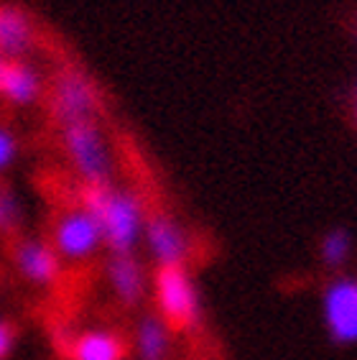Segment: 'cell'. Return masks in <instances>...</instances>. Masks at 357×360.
<instances>
[{"instance_id": "1", "label": "cell", "mask_w": 357, "mask_h": 360, "mask_svg": "<svg viewBox=\"0 0 357 360\" xmlns=\"http://www.w3.org/2000/svg\"><path fill=\"white\" fill-rule=\"evenodd\" d=\"M82 207L97 220L110 253H133L143 230V205L136 194L110 184H84Z\"/></svg>"}, {"instance_id": "2", "label": "cell", "mask_w": 357, "mask_h": 360, "mask_svg": "<svg viewBox=\"0 0 357 360\" xmlns=\"http://www.w3.org/2000/svg\"><path fill=\"white\" fill-rule=\"evenodd\" d=\"M158 319L171 333H186L200 319V299L184 266H158L153 276Z\"/></svg>"}, {"instance_id": "3", "label": "cell", "mask_w": 357, "mask_h": 360, "mask_svg": "<svg viewBox=\"0 0 357 360\" xmlns=\"http://www.w3.org/2000/svg\"><path fill=\"white\" fill-rule=\"evenodd\" d=\"M62 141L72 167L82 176L84 184H110L112 159L95 120L64 125Z\"/></svg>"}, {"instance_id": "4", "label": "cell", "mask_w": 357, "mask_h": 360, "mask_svg": "<svg viewBox=\"0 0 357 360\" xmlns=\"http://www.w3.org/2000/svg\"><path fill=\"white\" fill-rule=\"evenodd\" d=\"M48 108L56 123H62V128L79 120H95V112L100 108V92L87 72H82L79 67H67L56 75L48 95Z\"/></svg>"}, {"instance_id": "5", "label": "cell", "mask_w": 357, "mask_h": 360, "mask_svg": "<svg viewBox=\"0 0 357 360\" xmlns=\"http://www.w3.org/2000/svg\"><path fill=\"white\" fill-rule=\"evenodd\" d=\"M103 230L97 220L89 215L87 210L79 207L64 210L59 220L54 222V233H51V248L56 250L59 258L67 261H87L103 248Z\"/></svg>"}, {"instance_id": "6", "label": "cell", "mask_w": 357, "mask_h": 360, "mask_svg": "<svg viewBox=\"0 0 357 360\" xmlns=\"http://www.w3.org/2000/svg\"><path fill=\"white\" fill-rule=\"evenodd\" d=\"M13 264L26 281L36 286H51L62 276V258L56 256L51 243L34 240V238H21L13 243Z\"/></svg>"}, {"instance_id": "7", "label": "cell", "mask_w": 357, "mask_h": 360, "mask_svg": "<svg viewBox=\"0 0 357 360\" xmlns=\"http://www.w3.org/2000/svg\"><path fill=\"white\" fill-rule=\"evenodd\" d=\"M145 243L151 248L158 266H184L189 256V243L184 230L178 228L176 220L166 212H151L143 220Z\"/></svg>"}, {"instance_id": "8", "label": "cell", "mask_w": 357, "mask_h": 360, "mask_svg": "<svg viewBox=\"0 0 357 360\" xmlns=\"http://www.w3.org/2000/svg\"><path fill=\"white\" fill-rule=\"evenodd\" d=\"M131 340L112 330H87L67 342L69 360H125Z\"/></svg>"}, {"instance_id": "9", "label": "cell", "mask_w": 357, "mask_h": 360, "mask_svg": "<svg viewBox=\"0 0 357 360\" xmlns=\"http://www.w3.org/2000/svg\"><path fill=\"white\" fill-rule=\"evenodd\" d=\"M108 281L115 294V299L123 307H138L145 294V276L143 266L138 264L133 253H112L108 258Z\"/></svg>"}, {"instance_id": "10", "label": "cell", "mask_w": 357, "mask_h": 360, "mask_svg": "<svg viewBox=\"0 0 357 360\" xmlns=\"http://www.w3.org/2000/svg\"><path fill=\"white\" fill-rule=\"evenodd\" d=\"M34 44V23L18 6H0V56L18 59Z\"/></svg>"}, {"instance_id": "11", "label": "cell", "mask_w": 357, "mask_h": 360, "mask_svg": "<svg viewBox=\"0 0 357 360\" xmlns=\"http://www.w3.org/2000/svg\"><path fill=\"white\" fill-rule=\"evenodd\" d=\"M327 319L339 340L357 338V284H337L327 297Z\"/></svg>"}, {"instance_id": "12", "label": "cell", "mask_w": 357, "mask_h": 360, "mask_svg": "<svg viewBox=\"0 0 357 360\" xmlns=\"http://www.w3.org/2000/svg\"><path fill=\"white\" fill-rule=\"evenodd\" d=\"M0 95H6L13 105H31L41 95V77L28 64L8 59L3 79H0Z\"/></svg>"}, {"instance_id": "13", "label": "cell", "mask_w": 357, "mask_h": 360, "mask_svg": "<svg viewBox=\"0 0 357 360\" xmlns=\"http://www.w3.org/2000/svg\"><path fill=\"white\" fill-rule=\"evenodd\" d=\"M136 347L143 360H164L166 350H169V330L156 314H145L138 322Z\"/></svg>"}, {"instance_id": "14", "label": "cell", "mask_w": 357, "mask_h": 360, "mask_svg": "<svg viewBox=\"0 0 357 360\" xmlns=\"http://www.w3.org/2000/svg\"><path fill=\"white\" fill-rule=\"evenodd\" d=\"M21 225V207L11 189L0 187V233H15Z\"/></svg>"}, {"instance_id": "15", "label": "cell", "mask_w": 357, "mask_h": 360, "mask_svg": "<svg viewBox=\"0 0 357 360\" xmlns=\"http://www.w3.org/2000/svg\"><path fill=\"white\" fill-rule=\"evenodd\" d=\"M324 253H327L330 261H342L344 253H347V238H344L342 233L330 236L327 238V243H324Z\"/></svg>"}, {"instance_id": "16", "label": "cell", "mask_w": 357, "mask_h": 360, "mask_svg": "<svg viewBox=\"0 0 357 360\" xmlns=\"http://www.w3.org/2000/svg\"><path fill=\"white\" fill-rule=\"evenodd\" d=\"M15 345V327L6 319H0V360H6Z\"/></svg>"}, {"instance_id": "17", "label": "cell", "mask_w": 357, "mask_h": 360, "mask_svg": "<svg viewBox=\"0 0 357 360\" xmlns=\"http://www.w3.org/2000/svg\"><path fill=\"white\" fill-rule=\"evenodd\" d=\"M15 159V139L0 128V169H6Z\"/></svg>"}, {"instance_id": "18", "label": "cell", "mask_w": 357, "mask_h": 360, "mask_svg": "<svg viewBox=\"0 0 357 360\" xmlns=\"http://www.w3.org/2000/svg\"><path fill=\"white\" fill-rule=\"evenodd\" d=\"M6 64H8V59H6V56H0V79H3V72H6Z\"/></svg>"}]
</instances>
